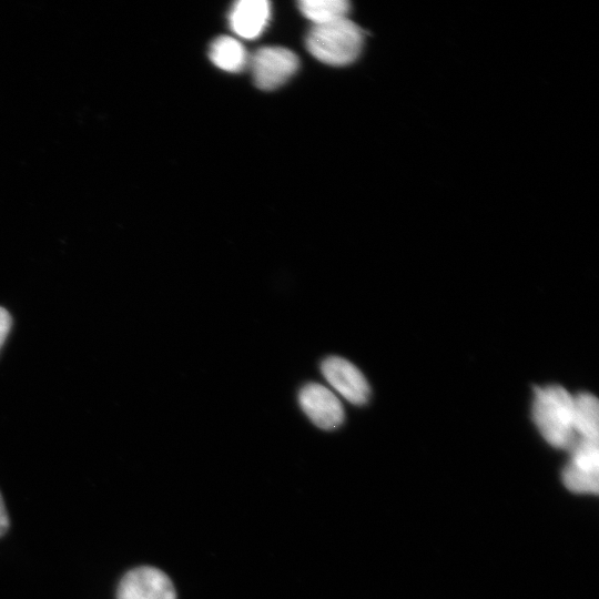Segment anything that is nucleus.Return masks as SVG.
Wrapping results in <instances>:
<instances>
[{
  "mask_svg": "<svg viewBox=\"0 0 599 599\" xmlns=\"http://www.w3.org/2000/svg\"><path fill=\"white\" fill-rule=\"evenodd\" d=\"M532 418L550 445L571 448L576 443L573 397L564 387L550 385L536 388Z\"/></svg>",
  "mask_w": 599,
  "mask_h": 599,
  "instance_id": "f257e3e1",
  "label": "nucleus"
},
{
  "mask_svg": "<svg viewBox=\"0 0 599 599\" xmlns=\"http://www.w3.org/2000/svg\"><path fill=\"white\" fill-rule=\"evenodd\" d=\"M361 28L348 18L313 26L306 37V48L317 60L335 67L354 62L363 47Z\"/></svg>",
  "mask_w": 599,
  "mask_h": 599,
  "instance_id": "f03ea898",
  "label": "nucleus"
},
{
  "mask_svg": "<svg viewBox=\"0 0 599 599\" xmlns=\"http://www.w3.org/2000/svg\"><path fill=\"white\" fill-rule=\"evenodd\" d=\"M296 54L282 47H264L250 58L248 65L255 85L261 90H274L287 82L298 69Z\"/></svg>",
  "mask_w": 599,
  "mask_h": 599,
  "instance_id": "7ed1b4c3",
  "label": "nucleus"
},
{
  "mask_svg": "<svg viewBox=\"0 0 599 599\" xmlns=\"http://www.w3.org/2000/svg\"><path fill=\"white\" fill-rule=\"evenodd\" d=\"M116 599H176V591L164 571L152 566H140L121 578Z\"/></svg>",
  "mask_w": 599,
  "mask_h": 599,
  "instance_id": "20e7f679",
  "label": "nucleus"
},
{
  "mask_svg": "<svg viewBox=\"0 0 599 599\" xmlns=\"http://www.w3.org/2000/svg\"><path fill=\"white\" fill-rule=\"evenodd\" d=\"M302 410L318 428L332 430L344 422V408L338 397L327 387L309 383L298 394Z\"/></svg>",
  "mask_w": 599,
  "mask_h": 599,
  "instance_id": "39448f33",
  "label": "nucleus"
},
{
  "mask_svg": "<svg viewBox=\"0 0 599 599\" xmlns=\"http://www.w3.org/2000/svg\"><path fill=\"white\" fill-rule=\"evenodd\" d=\"M321 370L328 384L349 403L363 405L368 400L369 386L366 378L347 359L329 356L322 362Z\"/></svg>",
  "mask_w": 599,
  "mask_h": 599,
  "instance_id": "423d86ee",
  "label": "nucleus"
},
{
  "mask_svg": "<svg viewBox=\"0 0 599 599\" xmlns=\"http://www.w3.org/2000/svg\"><path fill=\"white\" fill-rule=\"evenodd\" d=\"M271 18V3L266 0H240L233 4L229 14L232 31L247 40L257 38L267 27Z\"/></svg>",
  "mask_w": 599,
  "mask_h": 599,
  "instance_id": "0eeeda50",
  "label": "nucleus"
},
{
  "mask_svg": "<svg viewBox=\"0 0 599 599\" xmlns=\"http://www.w3.org/2000/svg\"><path fill=\"white\" fill-rule=\"evenodd\" d=\"M211 61L227 72H241L250 62V57L242 43L227 35L216 38L210 47Z\"/></svg>",
  "mask_w": 599,
  "mask_h": 599,
  "instance_id": "6e6552de",
  "label": "nucleus"
},
{
  "mask_svg": "<svg viewBox=\"0 0 599 599\" xmlns=\"http://www.w3.org/2000/svg\"><path fill=\"white\" fill-rule=\"evenodd\" d=\"M599 405L597 398L589 393H580L573 397V430L579 439L598 441Z\"/></svg>",
  "mask_w": 599,
  "mask_h": 599,
  "instance_id": "1a4fd4ad",
  "label": "nucleus"
},
{
  "mask_svg": "<svg viewBox=\"0 0 599 599\" xmlns=\"http://www.w3.org/2000/svg\"><path fill=\"white\" fill-rule=\"evenodd\" d=\"M297 4L302 14L312 21L313 26L347 18L351 8L346 0H302Z\"/></svg>",
  "mask_w": 599,
  "mask_h": 599,
  "instance_id": "9d476101",
  "label": "nucleus"
},
{
  "mask_svg": "<svg viewBox=\"0 0 599 599\" xmlns=\"http://www.w3.org/2000/svg\"><path fill=\"white\" fill-rule=\"evenodd\" d=\"M564 483L576 493H597L598 474L585 471L570 464L564 470Z\"/></svg>",
  "mask_w": 599,
  "mask_h": 599,
  "instance_id": "9b49d317",
  "label": "nucleus"
},
{
  "mask_svg": "<svg viewBox=\"0 0 599 599\" xmlns=\"http://www.w3.org/2000/svg\"><path fill=\"white\" fill-rule=\"evenodd\" d=\"M12 319L7 309L0 306V348L11 328Z\"/></svg>",
  "mask_w": 599,
  "mask_h": 599,
  "instance_id": "f8f14e48",
  "label": "nucleus"
},
{
  "mask_svg": "<svg viewBox=\"0 0 599 599\" xmlns=\"http://www.w3.org/2000/svg\"><path fill=\"white\" fill-rule=\"evenodd\" d=\"M9 527V517L0 493V537L4 535Z\"/></svg>",
  "mask_w": 599,
  "mask_h": 599,
  "instance_id": "ddd939ff",
  "label": "nucleus"
}]
</instances>
